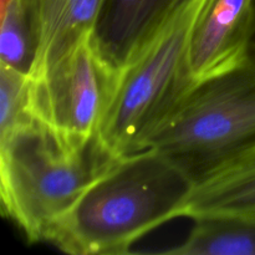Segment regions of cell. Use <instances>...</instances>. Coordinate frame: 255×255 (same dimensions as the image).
I'll use <instances>...</instances> for the list:
<instances>
[{
  "label": "cell",
  "mask_w": 255,
  "mask_h": 255,
  "mask_svg": "<svg viewBox=\"0 0 255 255\" xmlns=\"http://www.w3.org/2000/svg\"><path fill=\"white\" fill-rule=\"evenodd\" d=\"M183 0H106L95 26L100 51L119 71Z\"/></svg>",
  "instance_id": "obj_9"
},
{
  "label": "cell",
  "mask_w": 255,
  "mask_h": 255,
  "mask_svg": "<svg viewBox=\"0 0 255 255\" xmlns=\"http://www.w3.org/2000/svg\"><path fill=\"white\" fill-rule=\"evenodd\" d=\"M0 17V64L29 75L34 61V45L19 0H1Z\"/></svg>",
  "instance_id": "obj_11"
},
{
  "label": "cell",
  "mask_w": 255,
  "mask_h": 255,
  "mask_svg": "<svg viewBox=\"0 0 255 255\" xmlns=\"http://www.w3.org/2000/svg\"><path fill=\"white\" fill-rule=\"evenodd\" d=\"M146 148L164 154L193 182L254 151L255 60L194 86L137 151Z\"/></svg>",
  "instance_id": "obj_4"
},
{
  "label": "cell",
  "mask_w": 255,
  "mask_h": 255,
  "mask_svg": "<svg viewBox=\"0 0 255 255\" xmlns=\"http://www.w3.org/2000/svg\"><path fill=\"white\" fill-rule=\"evenodd\" d=\"M193 179L154 149L111 159L45 242L74 255H120L164 223L179 218Z\"/></svg>",
  "instance_id": "obj_1"
},
{
  "label": "cell",
  "mask_w": 255,
  "mask_h": 255,
  "mask_svg": "<svg viewBox=\"0 0 255 255\" xmlns=\"http://www.w3.org/2000/svg\"><path fill=\"white\" fill-rule=\"evenodd\" d=\"M209 0H183L117 72L94 138L106 159L133 153L194 87L193 30Z\"/></svg>",
  "instance_id": "obj_2"
},
{
  "label": "cell",
  "mask_w": 255,
  "mask_h": 255,
  "mask_svg": "<svg viewBox=\"0 0 255 255\" xmlns=\"http://www.w3.org/2000/svg\"><path fill=\"white\" fill-rule=\"evenodd\" d=\"M183 243L158 252L173 255H255V217L197 219Z\"/></svg>",
  "instance_id": "obj_10"
},
{
  "label": "cell",
  "mask_w": 255,
  "mask_h": 255,
  "mask_svg": "<svg viewBox=\"0 0 255 255\" xmlns=\"http://www.w3.org/2000/svg\"><path fill=\"white\" fill-rule=\"evenodd\" d=\"M117 72L100 51L94 32H90L40 79H29L34 120L70 146L89 147Z\"/></svg>",
  "instance_id": "obj_5"
},
{
  "label": "cell",
  "mask_w": 255,
  "mask_h": 255,
  "mask_svg": "<svg viewBox=\"0 0 255 255\" xmlns=\"http://www.w3.org/2000/svg\"><path fill=\"white\" fill-rule=\"evenodd\" d=\"M217 217H255V149L197 178L179 209V218Z\"/></svg>",
  "instance_id": "obj_8"
},
{
  "label": "cell",
  "mask_w": 255,
  "mask_h": 255,
  "mask_svg": "<svg viewBox=\"0 0 255 255\" xmlns=\"http://www.w3.org/2000/svg\"><path fill=\"white\" fill-rule=\"evenodd\" d=\"M254 0H209L193 30L189 66L194 86L247 61Z\"/></svg>",
  "instance_id": "obj_6"
},
{
  "label": "cell",
  "mask_w": 255,
  "mask_h": 255,
  "mask_svg": "<svg viewBox=\"0 0 255 255\" xmlns=\"http://www.w3.org/2000/svg\"><path fill=\"white\" fill-rule=\"evenodd\" d=\"M111 159L95 148L70 146L34 122L0 142L2 214L27 243L45 242L55 222L77 201Z\"/></svg>",
  "instance_id": "obj_3"
},
{
  "label": "cell",
  "mask_w": 255,
  "mask_h": 255,
  "mask_svg": "<svg viewBox=\"0 0 255 255\" xmlns=\"http://www.w3.org/2000/svg\"><path fill=\"white\" fill-rule=\"evenodd\" d=\"M249 57L255 60V0L253 4V29H252V40H251V52Z\"/></svg>",
  "instance_id": "obj_13"
},
{
  "label": "cell",
  "mask_w": 255,
  "mask_h": 255,
  "mask_svg": "<svg viewBox=\"0 0 255 255\" xmlns=\"http://www.w3.org/2000/svg\"><path fill=\"white\" fill-rule=\"evenodd\" d=\"M34 45L30 80H37L94 32L106 0H19Z\"/></svg>",
  "instance_id": "obj_7"
},
{
  "label": "cell",
  "mask_w": 255,
  "mask_h": 255,
  "mask_svg": "<svg viewBox=\"0 0 255 255\" xmlns=\"http://www.w3.org/2000/svg\"><path fill=\"white\" fill-rule=\"evenodd\" d=\"M34 122L29 77L0 64V142L12 138Z\"/></svg>",
  "instance_id": "obj_12"
}]
</instances>
